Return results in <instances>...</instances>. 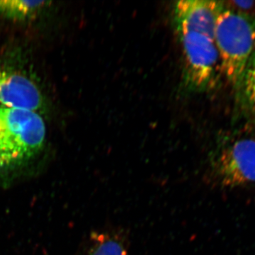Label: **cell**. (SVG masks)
Returning a JSON list of instances; mask_svg holds the SVG:
<instances>
[{
  "mask_svg": "<svg viewBox=\"0 0 255 255\" xmlns=\"http://www.w3.org/2000/svg\"><path fill=\"white\" fill-rule=\"evenodd\" d=\"M214 41L221 71L239 100L245 70L255 49V18L225 6L218 19Z\"/></svg>",
  "mask_w": 255,
  "mask_h": 255,
  "instance_id": "cell-1",
  "label": "cell"
},
{
  "mask_svg": "<svg viewBox=\"0 0 255 255\" xmlns=\"http://www.w3.org/2000/svg\"><path fill=\"white\" fill-rule=\"evenodd\" d=\"M46 128L36 112L0 105V170L26 163L44 145Z\"/></svg>",
  "mask_w": 255,
  "mask_h": 255,
  "instance_id": "cell-2",
  "label": "cell"
},
{
  "mask_svg": "<svg viewBox=\"0 0 255 255\" xmlns=\"http://www.w3.org/2000/svg\"><path fill=\"white\" fill-rule=\"evenodd\" d=\"M182 46L183 85L188 92H205L214 86L221 68L214 40L190 31H177Z\"/></svg>",
  "mask_w": 255,
  "mask_h": 255,
  "instance_id": "cell-3",
  "label": "cell"
},
{
  "mask_svg": "<svg viewBox=\"0 0 255 255\" xmlns=\"http://www.w3.org/2000/svg\"><path fill=\"white\" fill-rule=\"evenodd\" d=\"M222 185L241 187L255 183V139L241 138L225 147L215 164Z\"/></svg>",
  "mask_w": 255,
  "mask_h": 255,
  "instance_id": "cell-4",
  "label": "cell"
},
{
  "mask_svg": "<svg viewBox=\"0 0 255 255\" xmlns=\"http://www.w3.org/2000/svg\"><path fill=\"white\" fill-rule=\"evenodd\" d=\"M224 2L209 0H182L174 5L173 17L177 31L202 33L214 40L216 25L225 9Z\"/></svg>",
  "mask_w": 255,
  "mask_h": 255,
  "instance_id": "cell-5",
  "label": "cell"
},
{
  "mask_svg": "<svg viewBox=\"0 0 255 255\" xmlns=\"http://www.w3.org/2000/svg\"><path fill=\"white\" fill-rule=\"evenodd\" d=\"M41 105V92L30 79L0 69V105L36 112Z\"/></svg>",
  "mask_w": 255,
  "mask_h": 255,
  "instance_id": "cell-6",
  "label": "cell"
},
{
  "mask_svg": "<svg viewBox=\"0 0 255 255\" xmlns=\"http://www.w3.org/2000/svg\"><path fill=\"white\" fill-rule=\"evenodd\" d=\"M46 4L41 1H0V14L16 20H24L36 14Z\"/></svg>",
  "mask_w": 255,
  "mask_h": 255,
  "instance_id": "cell-7",
  "label": "cell"
},
{
  "mask_svg": "<svg viewBox=\"0 0 255 255\" xmlns=\"http://www.w3.org/2000/svg\"><path fill=\"white\" fill-rule=\"evenodd\" d=\"M243 101L250 116L255 120V49L247 64L239 101Z\"/></svg>",
  "mask_w": 255,
  "mask_h": 255,
  "instance_id": "cell-8",
  "label": "cell"
},
{
  "mask_svg": "<svg viewBox=\"0 0 255 255\" xmlns=\"http://www.w3.org/2000/svg\"><path fill=\"white\" fill-rule=\"evenodd\" d=\"M89 255H128L127 250L118 238L107 233L95 234Z\"/></svg>",
  "mask_w": 255,
  "mask_h": 255,
  "instance_id": "cell-9",
  "label": "cell"
},
{
  "mask_svg": "<svg viewBox=\"0 0 255 255\" xmlns=\"http://www.w3.org/2000/svg\"><path fill=\"white\" fill-rule=\"evenodd\" d=\"M230 3L233 4V6H228V7L243 14H246V11H251L255 6L254 1H230Z\"/></svg>",
  "mask_w": 255,
  "mask_h": 255,
  "instance_id": "cell-10",
  "label": "cell"
}]
</instances>
